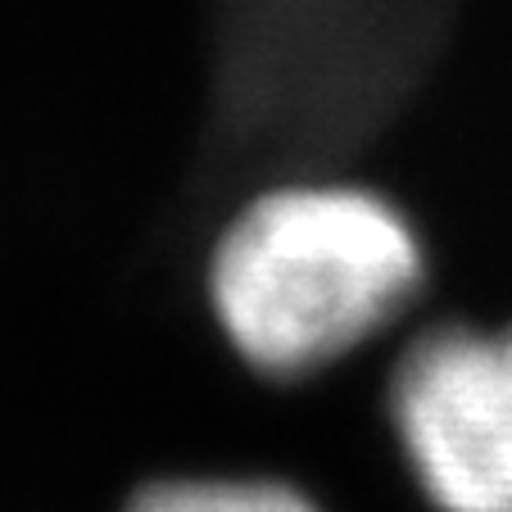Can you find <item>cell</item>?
<instances>
[{"instance_id": "6da1fadb", "label": "cell", "mask_w": 512, "mask_h": 512, "mask_svg": "<svg viewBox=\"0 0 512 512\" xmlns=\"http://www.w3.org/2000/svg\"><path fill=\"white\" fill-rule=\"evenodd\" d=\"M422 281V236L390 195L281 182L213 241L204 290L241 363L268 381H300L395 327Z\"/></svg>"}, {"instance_id": "7a4b0ae2", "label": "cell", "mask_w": 512, "mask_h": 512, "mask_svg": "<svg viewBox=\"0 0 512 512\" xmlns=\"http://www.w3.org/2000/svg\"><path fill=\"white\" fill-rule=\"evenodd\" d=\"M386 408L435 512H512V327L440 322L413 336Z\"/></svg>"}, {"instance_id": "3957f363", "label": "cell", "mask_w": 512, "mask_h": 512, "mask_svg": "<svg viewBox=\"0 0 512 512\" xmlns=\"http://www.w3.org/2000/svg\"><path fill=\"white\" fill-rule=\"evenodd\" d=\"M127 512H322L277 476H164L132 494Z\"/></svg>"}]
</instances>
